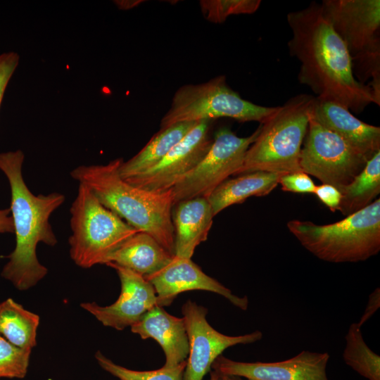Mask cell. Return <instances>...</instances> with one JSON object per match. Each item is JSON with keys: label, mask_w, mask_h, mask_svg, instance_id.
Masks as SVG:
<instances>
[{"label": "cell", "mask_w": 380, "mask_h": 380, "mask_svg": "<svg viewBox=\"0 0 380 380\" xmlns=\"http://www.w3.org/2000/svg\"><path fill=\"white\" fill-rule=\"evenodd\" d=\"M291 32L288 42L291 56L300 63L299 82L316 97L327 98L360 113L380 99L355 77L351 56L343 40L324 15L321 4L287 14Z\"/></svg>", "instance_id": "obj_1"}, {"label": "cell", "mask_w": 380, "mask_h": 380, "mask_svg": "<svg viewBox=\"0 0 380 380\" xmlns=\"http://www.w3.org/2000/svg\"><path fill=\"white\" fill-rule=\"evenodd\" d=\"M24 158L20 149L0 153V170L11 189L9 208L15 236V248L1 274L20 291L34 286L48 273L37 258V246L39 243L49 246L57 243L49 219L65 200L58 192L34 194L23 179Z\"/></svg>", "instance_id": "obj_2"}, {"label": "cell", "mask_w": 380, "mask_h": 380, "mask_svg": "<svg viewBox=\"0 0 380 380\" xmlns=\"http://www.w3.org/2000/svg\"><path fill=\"white\" fill-rule=\"evenodd\" d=\"M117 158L106 165H80L70 172L108 209L139 232L152 236L175 255V234L171 219L173 200L170 189L153 192L138 188L123 179Z\"/></svg>", "instance_id": "obj_3"}, {"label": "cell", "mask_w": 380, "mask_h": 380, "mask_svg": "<svg viewBox=\"0 0 380 380\" xmlns=\"http://www.w3.org/2000/svg\"><path fill=\"white\" fill-rule=\"evenodd\" d=\"M315 97L300 94L277 106L262 123L235 175L262 171L287 174L302 172L301 146L308 130Z\"/></svg>", "instance_id": "obj_4"}, {"label": "cell", "mask_w": 380, "mask_h": 380, "mask_svg": "<svg viewBox=\"0 0 380 380\" xmlns=\"http://www.w3.org/2000/svg\"><path fill=\"white\" fill-rule=\"evenodd\" d=\"M286 225L300 244L320 260L364 261L380 251V199L331 224L292 220Z\"/></svg>", "instance_id": "obj_5"}, {"label": "cell", "mask_w": 380, "mask_h": 380, "mask_svg": "<svg viewBox=\"0 0 380 380\" xmlns=\"http://www.w3.org/2000/svg\"><path fill=\"white\" fill-rule=\"evenodd\" d=\"M324 15L351 56L355 78L380 99V1L324 0Z\"/></svg>", "instance_id": "obj_6"}, {"label": "cell", "mask_w": 380, "mask_h": 380, "mask_svg": "<svg viewBox=\"0 0 380 380\" xmlns=\"http://www.w3.org/2000/svg\"><path fill=\"white\" fill-rule=\"evenodd\" d=\"M70 213V256L82 268L106 265L110 255L139 232L106 208L83 184L79 183Z\"/></svg>", "instance_id": "obj_7"}, {"label": "cell", "mask_w": 380, "mask_h": 380, "mask_svg": "<svg viewBox=\"0 0 380 380\" xmlns=\"http://www.w3.org/2000/svg\"><path fill=\"white\" fill-rule=\"evenodd\" d=\"M243 99L228 86L224 75L198 84H186L175 93L160 128L184 122L229 118L239 122L262 123L276 110Z\"/></svg>", "instance_id": "obj_8"}, {"label": "cell", "mask_w": 380, "mask_h": 380, "mask_svg": "<svg viewBox=\"0 0 380 380\" xmlns=\"http://www.w3.org/2000/svg\"><path fill=\"white\" fill-rule=\"evenodd\" d=\"M259 127L249 136L240 137L222 127L213 136V144L203 159L171 189L173 205L184 200L207 198L242 165L245 154L254 142Z\"/></svg>", "instance_id": "obj_9"}, {"label": "cell", "mask_w": 380, "mask_h": 380, "mask_svg": "<svg viewBox=\"0 0 380 380\" xmlns=\"http://www.w3.org/2000/svg\"><path fill=\"white\" fill-rule=\"evenodd\" d=\"M368 160L310 115L300 154L301 171L340 191L365 167Z\"/></svg>", "instance_id": "obj_10"}, {"label": "cell", "mask_w": 380, "mask_h": 380, "mask_svg": "<svg viewBox=\"0 0 380 380\" xmlns=\"http://www.w3.org/2000/svg\"><path fill=\"white\" fill-rule=\"evenodd\" d=\"M182 312L189 342L183 380H202L214 360L225 349L238 344L253 343L262 338L260 331L236 336L217 331L206 319L208 310L190 300L183 305Z\"/></svg>", "instance_id": "obj_11"}, {"label": "cell", "mask_w": 380, "mask_h": 380, "mask_svg": "<svg viewBox=\"0 0 380 380\" xmlns=\"http://www.w3.org/2000/svg\"><path fill=\"white\" fill-rule=\"evenodd\" d=\"M213 120H201L155 166L125 179L144 190L164 192L193 170L209 151Z\"/></svg>", "instance_id": "obj_12"}, {"label": "cell", "mask_w": 380, "mask_h": 380, "mask_svg": "<svg viewBox=\"0 0 380 380\" xmlns=\"http://www.w3.org/2000/svg\"><path fill=\"white\" fill-rule=\"evenodd\" d=\"M328 353L303 350L293 357L274 362L234 361L222 355L213 362V372L248 380H329Z\"/></svg>", "instance_id": "obj_13"}, {"label": "cell", "mask_w": 380, "mask_h": 380, "mask_svg": "<svg viewBox=\"0 0 380 380\" xmlns=\"http://www.w3.org/2000/svg\"><path fill=\"white\" fill-rule=\"evenodd\" d=\"M107 265L115 270L120 278L121 291L118 298L107 306L88 302L81 303V307L103 325L121 331L135 324L157 305L156 293L144 277L114 264Z\"/></svg>", "instance_id": "obj_14"}, {"label": "cell", "mask_w": 380, "mask_h": 380, "mask_svg": "<svg viewBox=\"0 0 380 380\" xmlns=\"http://www.w3.org/2000/svg\"><path fill=\"white\" fill-rule=\"evenodd\" d=\"M145 279L153 286L157 305L160 307L170 305L178 294L191 290L217 293L243 310L248 306L247 296L233 294L229 289L204 273L191 258L174 255L166 265Z\"/></svg>", "instance_id": "obj_15"}, {"label": "cell", "mask_w": 380, "mask_h": 380, "mask_svg": "<svg viewBox=\"0 0 380 380\" xmlns=\"http://www.w3.org/2000/svg\"><path fill=\"white\" fill-rule=\"evenodd\" d=\"M312 115L368 160L380 151V127L357 119L341 103L327 98L315 97Z\"/></svg>", "instance_id": "obj_16"}, {"label": "cell", "mask_w": 380, "mask_h": 380, "mask_svg": "<svg viewBox=\"0 0 380 380\" xmlns=\"http://www.w3.org/2000/svg\"><path fill=\"white\" fill-rule=\"evenodd\" d=\"M131 331L142 339H155L165 355L166 367H175L186 360L189 342L183 318L167 312L155 305L131 326Z\"/></svg>", "instance_id": "obj_17"}, {"label": "cell", "mask_w": 380, "mask_h": 380, "mask_svg": "<svg viewBox=\"0 0 380 380\" xmlns=\"http://www.w3.org/2000/svg\"><path fill=\"white\" fill-rule=\"evenodd\" d=\"M214 216L211 205L205 197L175 203L171 212L175 255L191 258L196 248L207 239Z\"/></svg>", "instance_id": "obj_18"}, {"label": "cell", "mask_w": 380, "mask_h": 380, "mask_svg": "<svg viewBox=\"0 0 380 380\" xmlns=\"http://www.w3.org/2000/svg\"><path fill=\"white\" fill-rule=\"evenodd\" d=\"M173 256L152 236L138 232L110 255L106 265L114 264L146 277L166 265Z\"/></svg>", "instance_id": "obj_19"}, {"label": "cell", "mask_w": 380, "mask_h": 380, "mask_svg": "<svg viewBox=\"0 0 380 380\" xmlns=\"http://www.w3.org/2000/svg\"><path fill=\"white\" fill-rule=\"evenodd\" d=\"M284 174L257 171L239 175L220 184L208 197L214 215L251 196H265L279 184Z\"/></svg>", "instance_id": "obj_20"}, {"label": "cell", "mask_w": 380, "mask_h": 380, "mask_svg": "<svg viewBox=\"0 0 380 380\" xmlns=\"http://www.w3.org/2000/svg\"><path fill=\"white\" fill-rule=\"evenodd\" d=\"M197 122H178L160 129L138 153L127 161H122L119 167L120 177L126 179L157 165Z\"/></svg>", "instance_id": "obj_21"}, {"label": "cell", "mask_w": 380, "mask_h": 380, "mask_svg": "<svg viewBox=\"0 0 380 380\" xmlns=\"http://www.w3.org/2000/svg\"><path fill=\"white\" fill-rule=\"evenodd\" d=\"M38 315L9 298L0 303V334L14 346L32 349L37 345Z\"/></svg>", "instance_id": "obj_22"}, {"label": "cell", "mask_w": 380, "mask_h": 380, "mask_svg": "<svg viewBox=\"0 0 380 380\" xmlns=\"http://www.w3.org/2000/svg\"><path fill=\"white\" fill-rule=\"evenodd\" d=\"M338 210L344 216L372 203L380 193V151L369 159L363 170L341 191Z\"/></svg>", "instance_id": "obj_23"}, {"label": "cell", "mask_w": 380, "mask_h": 380, "mask_svg": "<svg viewBox=\"0 0 380 380\" xmlns=\"http://www.w3.org/2000/svg\"><path fill=\"white\" fill-rule=\"evenodd\" d=\"M360 327L353 323L346 335L343 358L346 365L368 380H380V357L365 342Z\"/></svg>", "instance_id": "obj_24"}, {"label": "cell", "mask_w": 380, "mask_h": 380, "mask_svg": "<svg viewBox=\"0 0 380 380\" xmlns=\"http://www.w3.org/2000/svg\"><path fill=\"white\" fill-rule=\"evenodd\" d=\"M99 366L120 380H183L186 360L172 367L151 371H137L115 364L100 351L95 355Z\"/></svg>", "instance_id": "obj_25"}, {"label": "cell", "mask_w": 380, "mask_h": 380, "mask_svg": "<svg viewBox=\"0 0 380 380\" xmlns=\"http://www.w3.org/2000/svg\"><path fill=\"white\" fill-rule=\"evenodd\" d=\"M260 0H201V12L206 20L214 23L224 22L229 15L252 14L260 7Z\"/></svg>", "instance_id": "obj_26"}, {"label": "cell", "mask_w": 380, "mask_h": 380, "mask_svg": "<svg viewBox=\"0 0 380 380\" xmlns=\"http://www.w3.org/2000/svg\"><path fill=\"white\" fill-rule=\"evenodd\" d=\"M32 349L17 347L0 334V378H24Z\"/></svg>", "instance_id": "obj_27"}, {"label": "cell", "mask_w": 380, "mask_h": 380, "mask_svg": "<svg viewBox=\"0 0 380 380\" xmlns=\"http://www.w3.org/2000/svg\"><path fill=\"white\" fill-rule=\"evenodd\" d=\"M284 191L314 194L316 185L310 176L303 172L287 173L281 175L279 180Z\"/></svg>", "instance_id": "obj_28"}, {"label": "cell", "mask_w": 380, "mask_h": 380, "mask_svg": "<svg viewBox=\"0 0 380 380\" xmlns=\"http://www.w3.org/2000/svg\"><path fill=\"white\" fill-rule=\"evenodd\" d=\"M20 61L19 55L13 51L0 54V107L5 91Z\"/></svg>", "instance_id": "obj_29"}, {"label": "cell", "mask_w": 380, "mask_h": 380, "mask_svg": "<svg viewBox=\"0 0 380 380\" xmlns=\"http://www.w3.org/2000/svg\"><path fill=\"white\" fill-rule=\"evenodd\" d=\"M314 194L332 212L338 210L341 200V193L336 187L327 184L316 186Z\"/></svg>", "instance_id": "obj_30"}, {"label": "cell", "mask_w": 380, "mask_h": 380, "mask_svg": "<svg viewBox=\"0 0 380 380\" xmlns=\"http://www.w3.org/2000/svg\"><path fill=\"white\" fill-rule=\"evenodd\" d=\"M379 305L380 291L379 288H377L369 295L365 310L359 322H357V324L361 327L376 312V311L379 309Z\"/></svg>", "instance_id": "obj_31"}, {"label": "cell", "mask_w": 380, "mask_h": 380, "mask_svg": "<svg viewBox=\"0 0 380 380\" xmlns=\"http://www.w3.org/2000/svg\"><path fill=\"white\" fill-rule=\"evenodd\" d=\"M13 232L10 208L0 209V234L13 233Z\"/></svg>", "instance_id": "obj_32"}, {"label": "cell", "mask_w": 380, "mask_h": 380, "mask_svg": "<svg viewBox=\"0 0 380 380\" xmlns=\"http://www.w3.org/2000/svg\"><path fill=\"white\" fill-rule=\"evenodd\" d=\"M144 1L141 0H131V1H116V4L121 9H130L132 8Z\"/></svg>", "instance_id": "obj_33"}, {"label": "cell", "mask_w": 380, "mask_h": 380, "mask_svg": "<svg viewBox=\"0 0 380 380\" xmlns=\"http://www.w3.org/2000/svg\"><path fill=\"white\" fill-rule=\"evenodd\" d=\"M217 380H243L241 377L236 376H228L217 374Z\"/></svg>", "instance_id": "obj_34"}, {"label": "cell", "mask_w": 380, "mask_h": 380, "mask_svg": "<svg viewBox=\"0 0 380 380\" xmlns=\"http://www.w3.org/2000/svg\"><path fill=\"white\" fill-rule=\"evenodd\" d=\"M217 374L213 371L210 372V380H217Z\"/></svg>", "instance_id": "obj_35"}]
</instances>
